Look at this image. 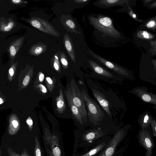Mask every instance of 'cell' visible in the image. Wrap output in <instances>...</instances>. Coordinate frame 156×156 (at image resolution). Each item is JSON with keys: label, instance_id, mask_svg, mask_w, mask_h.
<instances>
[{"label": "cell", "instance_id": "20", "mask_svg": "<svg viewBox=\"0 0 156 156\" xmlns=\"http://www.w3.org/2000/svg\"><path fill=\"white\" fill-rule=\"evenodd\" d=\"M59 54L57 52L53 55L51 58V59L53 60L54 67L57 70H58L59 69V61L58 57Z\"/></svg>", "mask_w": 156, "mask_h": 156}, {"label": "cell", "instance_id": "29", "mask_svg": "<svg viewBox=\"0 0 156 156\" xmlns=\"http://www.w3.org/2000/svg\"><path fill=\"white\" fill-rule=\"evenodd\" d=\"M12 124L15 128H16L18 126V122L16 120H13L12 122Z\"/></svg>", "mask_w": 156, "mask_h": 156}, {"label": "cell", "instance_id": "25", "mask_svg": "<svg viewBox=\"0 0 156 156\" xmlns=\"http://www.w3.org/2000/svg\"><path fill=\"white\" fill-rule=\"evenodd\" d=\"M30 76L27 75L24 78L23 82V84L24 86H26L28 84L30 80Z\"/></svg>", "mask_w": 156, "mask_h": 156}, {"label": "cell", "instance_id": "36", "mask_svg": "<svg viewBox=\"0 0 156 156\" xmlns=\"http://www.w3.org/2000/svg\"><path fill=\"white\" fill-rule=\"evenodd\" d=\"M2 103V100L1 98H0V104H1Z\"/></svg>", "mask_w": 156, "mask_h": 156}, {"label": "cell", "instance_id": "10", "mask_svg": "<svg viewBox=\"0 0 156 156\" xmlns=\"http://www.w3.org/2000/svg\"><path fill=\"white\" fill-rule=\"evenodd\" d=\"M90 53L93 56L97 59L103 65L113 71L116 75H119L122 78L123 77L128 78V73L122 68L100 57L93 52L92 51H90Z\"/></svg>", "mask_w": 156, "mask_h": 156}, {"label": "cell", "instance_id": "8", "mask_svg": "<svg viewBox=\"0 0 156 156\" xmlns=\"http://www.w3.org/2000/svg\"><path fill=\"white\" fill-rule=\"evenodd\" d=\"M148 127L145 130H140L137 135L138 143L146 151L145 156H152L154 147L152 135Z\"/></svg>", "mask_w": 156, "mask_h": 156}, {"label": "cell", "instance_id": "21", "mask_svg": "<svg viewBox=\"0 0 156 156\" xmlns=\"http://www.w3.org/2000/svg\"><path fill=\"white\" fill-rule=\"evenodd\" d=\"M152 135L153 136L156 137V121L155 120H152L151 122Z\"/></svg>", "mask_w": 156, "mask_h": 156}, {"label": "cell", "instance_id": "11", "mask_svg": "<svg viewBox=\"0 0 156 156\" xmlns=\"http://www.w3.org/2000/svg\"><path fill=\"white\" fill-rule=\"evenodd\" d=\"M111 139L105 136L89 151L84 154L76 155V156H99L104 151Z\"/></svg>", "mask_w": 156, "mask_h": 156}, {"label": "cell", "instance_id": "4", "mask_svg": "<svg viewBox=\"0 0 156 156\" xmlns=\"http://www.w3.org/2000/svg\"><path fill=\"white\" fill-rule=\"evenodd\" d=\"M69 92L72 101L79 108L83 119L87 125V112L81 91L75 80L72 79Z\"/></svg>", "mask_w": 156, "mask_h": 156}, {"label": "cell", "instance_id": "27", "mask_svg": "<svg viewBox=\"0 0 156 156\" xmlns=\"http://www.w3.org/2000/svg\"><path fill=\"white\" fill-rule=\"evenodd\" d=\"M155 25V23L154 21L150 22L147 24V27H153Z\"/></svg>", "mask_w": 156, "mask_h": 156}, {"label": "cell", "instance_id": "26", "mask_svg": "<svg viewBox=\"0 0 156 156\" xmlns=\"http://www.w3.org/2000/svg\"><path fill=\"white\" fill-rule=\"evenodd\" d=\"M39 87L43 93H45L47 91V89L44 86L41 84H40L39 85Z\"/></svg>", "mask_w": 156, "mask_h": 156}, {"label": "cell", "instance_id": "35", "mask_svg": "<svg viewBox=\"0 0 156 156\" xmlns=\"http://www.w3.org/2000/svg\"><path fill=\"white\" fill-rule=\"evenodd\" d=\"M27 123L29 125H32L33 124L32 120L31 119H28L27 121Z\"/></svg>", "mask_w": 156, "mask_h": 156}, {"label": "cell", "instance_id": "23", "mask_svg": "<svg viewBox=\"0 0 156 156\" xmlns=\"http://www.w3.org/2000/svg\"><path fill=\"white\" fill-rule=\"evenodd\" d=\"M11 2L15 4H20L23 3H27V1H25L21 0H11L10 1Z\"/></svg>", "mask_w": 156, "mask_h": 156}, {"label": "cell", "instance_id": "2", "mask_svg": "<svg viewBox=\"0 0 156 156\" xmlns=\"http://www.w3.org/2000/svg\"><path fill=\"white\" fill-rule=\"evenodd\" d=\"M86 82L94 96L106 113L112 118V115L115 116L116 111L113 109L106 94H104L102 88L91 79H87Z\"/></svg>", "mask_w": 156, "mask_h": 156}, {"label": "cell", "instance_id": "22", "mask_svg": "<svg viewBox=\"0 0 156 156\" xmlns=\"http://www.w3.org/2000/svg\"><path fill=\"white\" fill-rule=\"evenodd\" d=\"M54 154L55 156H59L61 154L60 149L58 147H55L53 150Z\"/></svg>", "mask_w": 156, "mask_h": 156}, {"label": "cell", "instance_id": "1", "mask_svg": "<svg viewBox=\"0 0 156 156\" xmlns=\"http://www.w3.org/2000/svg\"><path fill=\"white\" fill-rule=\"evenodd\" d=\"M78 85L81 91L87 112V125H90L97 128L105 121L112 119L101 106L90 96L87 89L84 83L82 85Z\"/></svg>", "mask_w": 156, "mask_h": 156}, {"label": "cell", "instance_id": "13", "mask_svg": "<svg viewBox=\"0 0 156 156\" xmlns=\"http://www.w3.org/2000/svg\"><path fill=\"white\" fill-rule=\"evenodd\" d=\"M24 40V37H21L16 39L10 44L8 48V51L11 59L15 58L16 54L22 45Z\"/></svg>", "mask_w": 156, "mask_h": 156}, {"label": "cell", "instance_id": "32", "mask_svg": "<svg viewBox=\"0 0 156 156\" xmlns=\"http://www.w3.org/2000/svg\"><path fill=\"white\" fill-rule=\"evenodd\" d=\"M9 73L10 76H12L14 74V71L13 68L12 67L10 68L9 70Z\"/></svg>", "mask_w": 156, "mask_h": 156}, {"label": "cell", "instance_id": "31", "mask_svg": "<svg viewBox=\"0 0 156 156\" xmlns=\"http://www.w3.org/2000/svg\"><path fill=\"white\" fill-rule=\"evenodd\" d=\"M88 1V0H75L74 2L77 3H84Z\"/></svg>", "mask_w": 156, "mask_h": 156}, {"label": "cell", "instance_id": "9", "mask_svg": "<svg viewBox=\"0 0 156 156\" xmlns=\"http://www.w3.org/2000/svg\"><path fill=\"white\" fill-rule=\"evenodd\" d=\"M34 27L40 31L56 37L59 36V33L54 27L46 20L37 17H33L27 21Z\"/></svg>", "mask_w": 156, "mask_h": 156}, {"label": "cell", "instance_id": "15", "mask_svg": "<svg viewBox=\"0 0 156 156\" xmlns=\"http://www.w3.org/2000/svg\"><path fill=\"white\" fill-rule=\"evenodd\" d=\"M16 26V23L11 18L7 19L4 18H0V30L2 32H8L10 31Z\"/></svg>", "mask_w": 156, "mask_h": 156}, {"label": "cell", "instance_id": "17", "mask_svg": "<svg viewBox=\"0 0 156 156\" xmlns=\"http://www.w3.org/2000/svg\"><path fill=\"white\" fill-rule=\"evenodd\" d=\"M119 0H101L99 2V3L107 6L117 5L119 4Z\"/></svg>", "mask_w": 156, "mask_h": 156}, {"label": "cell", "instance_id": "7", "mask_svg": "<svg viewBox=\"0 0 156 156\" xmlns=\"http://www.w3.org/2000/svg\"><path fill=\"white\" fill-rule=\"evenodd\" d=\"M89 65L94 73V77L111 83H118L121 81L122 78L101 66L92 60H89Z\"/></svg>", "mask_w": 156, "mask_h": 156}, {"label": "cell", "instance_id": "24", "mask_svg": "<svg viewBox=\"0 0 156 156\" xmlns=\"http://www.w3.org/2000/svg\"><path fill=\"white\" fill-rule=\"evenodd\" d=\"M57 106L58 108H62L65 106L64 101L62 100H59L57 103Z\"/></svg>", "mask_w": 156, "mask_h": 156}, {"label": "cell", "instance_id": "12", "mask_svg": "<svg viewBox=\"0 0 156 156\" xmlns=\"http://www.w3.org/2000/svg\"><path fill=\"white\" fill-rule=\"evenodd\" d=\"M68 94V98L72 117L76 122V125L79 127H84L85 126L87 125L83 119L80 110L72 102L69 92Z\"/></svg>", "mask_w": 156, "mask_h": 156}, {"label": "cell", "instance_id": "14", "mask_svg": "<svg viewBox=\"0 0 156 156\" xmlns=\"http://www.w3.org/2000/svg\"><path fill=\"white\" fill-rule=\"evenodd\" d=\"M64 37L63 43L65 48L72 60L75 63L76 62L75 52L71 39L66 33Z\"/></svg>", "mask_w": 156, "mask_h": 156}, {"label": "cell", "instance_id": "33", "mask_svg": "<svg viewBox=\"0 0 156 156\" xmlns=\"http://www.w3.org/2000/svg\"><path fill=\"white\" fill-rule=\"evenodd\" d=\"M46 79L49 83L50 84H52L53 82L52 80L50 77H46Z\"/></svg>", "mask_w": 156, "mask_h": 156}, {"label": "cell", "instance_id": "37", "mask_svg": "<svg viewBox=\"0 0 156 156\" xmlns=\"http://www.w3.org/2000/svg\"><path fill=\"white\" fill-rule=\"evenodd\" d=\"M133 17H134V18H135V17H136V15H135V14H133Z\"/></svg>", "mask_w": 156, "mask_h": 156}, {"label": "cell", "instance_id": "3", "mask_svg": "<svg viewBox=\"0 0 156 156\" xmlns=\"http://www.w3.org/2000/svg\"><path fill=\"white\" fill-rule=\"evenodd\" d=\"M89 19L91 24L99 31L112 37L119 36V33L114 28L110 18L99 16L97 17H90Z\"/></svg>", "mask_w": 156, "mask_h": 156}, {"label": "cell", "instance_id": "30", "mask_svg": "<svg viewBox=\"0 0 156 156\" xmlns=\"http://www.w3.org/2000/svg\"><path fill=\"white\" fill-rule=\"evenodd\" d=\"M143 34L144 37L146 38H148L149 37V35L147 31H144L143 32Z\"/></svg>", "mask_w": 156, "mask_h": 156}, {"label": "cell", "instance_id": "19", "mask_svg": "<svg viewBox=\"0 0 156 156\" xmlns=\"http://www.w3.org/2000/svg\"><path fill=\"white\" fill-rule=\"evenodd\" d=\"M60 61L62 66L64 68H67L69 66L67 58L64 52H62L60 53Z\"/></svg>", "mask_w": 156, "mask_h": 156}, {"label": "cell", "instance_id": "28", "mask_svg": "<svg viewBox=\"0 0 156 156\" xmlns=\"http://www.w3.org/2000/svg\"><path fill=\"white\" fill-rule=\"evenodd\" d=\"M39 80L40 82H42L44 78V74L42 73H41L39 76Z\"/></svg>", "mask_w": 156, "mask_h": 156}, {"label": "cell", "instance_id": "18", "mask_svg": "<svg viewBox=\"0 0 156 156\" xmlns=\"http://www.w3.org/2000/svg\"><path fill=\"white\" fill-rule=\"evenodd\" d=\"M63 25L65 27H68L70 29L74 31V29L75 28V24L70 19H66L63 22H62Z\"/></svg>", "mask_w": 156, "mask_h": 156}, {"label": "cell", "instance_id": "16", "mask_svg": "<svg viewBox=\"0 0 156 156\" xmlns=\"http://www.w3.org/2000/svg\"><path fill=\"white\" fill-rule=\"evenodd\" d=\"M47 49V45L42 43H38L31 46L29 50L31 55L38 56L44 53Z\"/></svg>", "mask_w": 156, "mask_h": 156}, {"label": "cell", "instance_id": "34", "mask_svg": "<svg viewBox=\"0 0 156 156\" xmlns=\"http://www.w3.org/2000/svg\"><path fill=\"white\" fill-rule=\"evenodd\" d=\"M36 156H41V151L39 149H37L36 150Z\"/></svg>", "mask_w": 156, "mask_h": 156}, {"label": "cell", "instance_id": "5", "mask_svg": "<svg viewBox=\"0 0 156 156\" xmlns=\"http://www.w3.org/2000/svg\"><path fill=\"white\" fill-rule=\"evenodd\" d=\"M105 133L101 128L91 129L84 130L82 133L81 136L77 140H79L80 147H87L98 143L105 137Z\"/></svg>", "mask_w": 156, "mask_h": 156}, {"label": "cell", "instance_id": "6", "mask_svg": "<svg viewBox=\"0 0 156 156\" xmlns=\"http://www.w3.org/2000/svg\"><path fill=\"white\" fill-rule=\"evenodd\" d=\"M129 128L128 125L119 129L99 156H117L116 151L117 147L126 136Z\"/></svg>", "mask_w": 156, "mask_h": 156}]
</instances>
